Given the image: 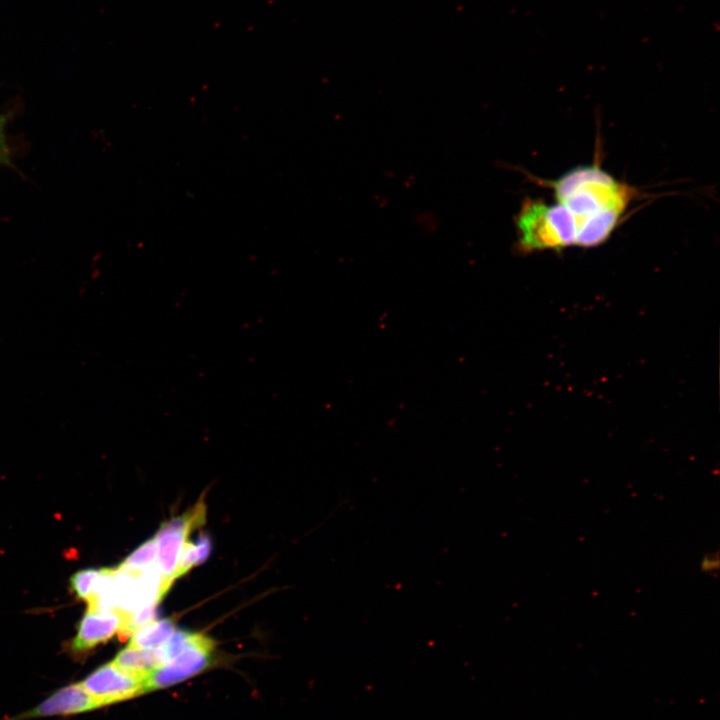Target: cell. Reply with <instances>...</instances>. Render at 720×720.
Masks as SVG:
<instances>
[{
    "label": "cell",
    "instance_id": "6da1fadb",
    "mask_svg": "<svg viewBox=\"0 0 720 720\" xmlns=\"http://www.w3.org/2000/svg\"><path fill=\"white\" fill-rule=\"evenodd\" d=\"M542 182L573 215L575 245L583 248L604 243L638 194L635 187L617 180L598 165L576 167L556 180Z\"/></svg>",
    "mask_w": 720,
    "mask_h": 720
},
{
    "label": "cell",
    "instance_id": "7a4b0ae2",
    "mask_svg": "<svg viewBox=\"0 0 720 720\" xmlns=\"http://www.w3.org/2000/svg\"><path fill=\"white\" fill-rule=\"evenodd\" d=\"M517 244L522 252L561 250L575 245L577 228L571 212L562 204L526 199L515 218Z\"/></svg>",
    "mask_w": 720,
    "mask_h": 720
},
{
    "label": "cell",
    "instance_id": "3957f363",
    "mask_svg": "<svg viewBox=\"0 0 720 720\" xmlns=\"http://www.w3.org/2000/svg\"><path fill=\"white\" fill-rule=\"evenodd\" d=\"M205 520L206 505L201 498L182 515L164 522L156 533V566L167 592L176 580V568L188 536L193 529L201 527Z\"/></svg>",
    "mask_w": 720,
    "mask_h": 720
},
{
    "label": "cell",
    "instance_id": "277c9868",
    "mask_svg": "<svg viewBox=\"0 0 720 720\" xmlns=\"http://www.w3.org/2000/svg\"><path fill=\"white\" fill-rule=\"evenodd\" d=\"M214 642L203 634L191 633L184 649L145 678L147 690L164 688L204 670L209 663Z\"/></svg>",
    "mask_w": 720,
    "mask_h": 720
},
{
    "label": "cell",
    "instance_id": "5b68a950",
    "mask_svg": "<svg viewBox=\"0 0 720 720\" xmlns=\"http://www.w3.org/2000/svg\"><path fill=\"white\" fill-rule=\"evenodd\" d=\"M81 685L99 706L123 701L147 691L144 677L130 674L113 662L97 668Z\"/></svg>",
    "mask_w": 720,
    "mask_h": 720
},
{
    "label": "cell",
    "instance_id": "8992f818",
    "mask_svg": "<svg viewBox=\"0 0 720 720\" xmlns=\"http://www.w3.org/2000/svg\"><path fill=\"white\" fill-rule=\"evenodd\" d=\"M125 617L126 612L120 610L88 609L79 624L72 648L83 651L108 641L121 631Z\"/></svg>",
    "mask_w": 720,
    "mask_h": 720
},
{
    "label": "cell",
    "instance_id": "52a82bcc",
    "mask_svg": "<svg viewBox=\"0 0 720 720\" xmlns=\"http://www.w3.org/2000/svg\"><path fill=\"white\" fill-rule=\"evenodd\" d=\"M99 707L80 683L63 687L46 698L31 711L18 718L67 715L89 711Z\"/></svg>",
    "mask_w": 720,
    "mask_h": 720
},
{
    "label": "cell",
    "instance_id": "ba28073f",
    "mask_svg": "<svg viewBox=\"0 0 720 720\" xmlns=\"http://www.w3.org/2000/svg\"><path fill=\"white\" fill-rule=\"evenodd\" d=\"M166 662L163 648H137L127 646L115 657L113 663L120 669L146 678L151 672Z\"/></svg>",
    "mask_w": 720,
    "mask_h": 720
},
{
    "label": "cell",
    "instance_id": "9c48e42d",
    "mask_svg": "<svg viewBox=\"0 0 720 720\" xmlns=\"http://www.w3.org/2000/svg\"><path fill=\"white\" fill-rule=\"evenodd\" d=\"M174 632L175 623L172 619L154 620L132 634L129 646L157 648L164 645Z\"/></svg>",
    "mask_w": 720,
    "mask_h": 720
},
{
    "label": "cell",
    "instance_id": "30bf717a",
    "mask_svg": "<svg viewBox=\"0 0 720 720\" xmlns=\"http://www.w3.org/2000/svg\"><path fill=\"white\" fill-rule=\"evenodd\" d=\"M211 546V539L206 533H202L195 543L187 540L176 568V579L186 574L194 566L203 563L210 555Z\"/></svg>",
    "mask_w": 720,
    "mask_h": 720
},
{
    "label": "cell",
    "instance_id": "8fae6325",
    "mask_svg": "<svg viewBox=\"0 0 720 720\" xmlns=\"http://www.w3.org/2000/svg\"><path fill=\"white\" fill-rule=\"evenodd\" d=\"M106 568H86L76 572L70 579L72 591L78 598L91 602Z\"/></svg>",
    "mask_w": 720,
    "mask_h": 720
},
{
    "label": "cell",
    "instance_id": "7c38bea8",
    "mask_svg": "<svg viewBox=\"0 0 720 720\" xmlns=\"http://www.w3.org/2000/svg\"><path fill=\"white\" fill-rule=\"evenodd\" d=\"M157 544L151 538L134 550L118 568L125 570H146L156 564Z\"/></svg>",
    "mask_w": 720,
    "mask_h": 720
},
{
    "label": "cell",
    "instance_id": "4fadbf2b",
    "mask_svg": "<svg viewBox=\"0 0 720 720\" xmlns=\"http://www.w3.org/2000/svg\"><path fill=\"white\" fill-rule=\"evenodd\" d=\"M16 112L17 109L0 112V167H7L14 170H17L14 163L15 149L9 140L6 130Z\"/></svg>",
    "mask_w": 720,
    "mask_h": 720
},
{
    "label": "cell",
    "instance_id": "5bb4252c",
    "mask_svg": "<svg viewBox=\"0 0 720 720\" xmlns=\"http://www.w3.org/2000/svg\"><path fill=\"white\" fill-rule=\"evenodd\" d=\"M719 567L718 553H708L701 560V569L705 573H714Z\"/></svg>",
    "mask_w": 720,
    "mask_h": 720
}]
</instances>
